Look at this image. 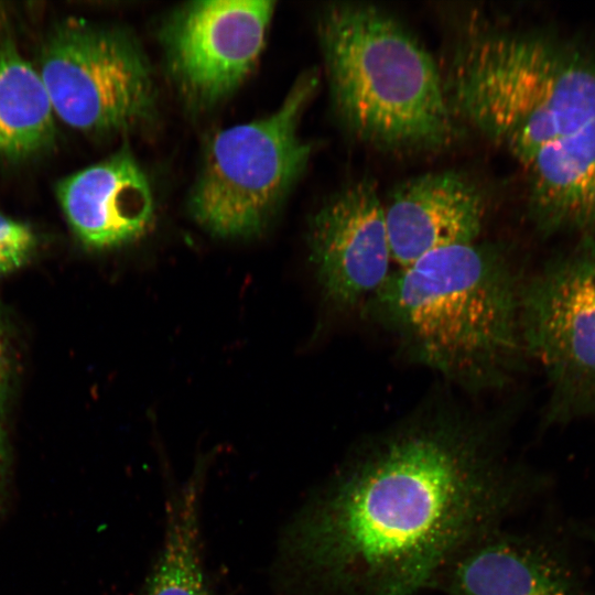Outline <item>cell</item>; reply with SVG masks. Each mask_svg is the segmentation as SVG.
Returning <instances> with one entry per match:
<instances>
[{
  "instance_id": "obj_1",
  "label": "cell",
  "mask_w": 595,
  "mask_h": 595,
  "mask_svg": "<svg viewBox=\"0 0 595 595\" xmlns=\"http://www.w3.org/2000/svg\"><path fill=\"white\" fill-rule=\"evenodd\" d=\"M534 485L493 423L430 405L364 441L307 499L282 537L284 573L299 595H420Z\"/></svg>"
},
{
  "instance_id": "obj_2",
  "label": "cell",
  "mask_w": 595,
  "mask_h": 595,
  "mask_svg": "<svg viewBox=\"0 0 595 595\" xmlns=\"http://www.w3.org/2000/svg\"><path fill=\"white\" fill-rule=\"evenodd\" d=\"M522 282L502 246L477 241L399 268L361 307L414 364L466 391H489L524 354Z\"/></svg>"
},
{
  "instance_id": "obj_3",
  "label": "cell",
  "mask_w": 595,
  "mask_h": 595,
  "mask_svg": "<svg viewBox=\"0 0 595 595\" xmlns=\"http://www.w3.org/2000/svg\"><path fill=\"white\" fill-rule=\"evenodd\" d=\"M317 34L334 112L358 141L388 152H433L462 129L431 53L398 18L370 3L334 2Z\"/></svg>"
},
{
  "instance_id": "obj_4",
  "label": "cell",
  "mask_w": 595,
  "mask_h": 595,
  "mask_svg": "<svg viewBox=\"0 0 595 595\" xmlns=\"http://www.w3.org/2000/svg\"><path fill=\"white\" fill-rule=\"evenodd\" d=\"M589 52L554 36L480 29L455 45L443 75L447 100L521 165L533 153L554 102Z\"/></svg>"
},
{
  "instance_id": "obj_5",
  "label": "cell",
  "mask_w": 595,
  "mask_h": 595,
  "mask_svg": "<svg viewBox=\"0 0 595 595\" xmlns=\"http://www.w3.org/2000/svg\"><path fill=\"white\" fill-rule=\"evenodd\" d=\"M318 83V72L306 71L275 111L213 137L190 197L202 227L240 238L268 225L309 164L312 147L299 129Z\"/></svg>"
},
{
  "instance_id": "obj_6",
  "label": "cell",
  "mask_w": 595,
  "mask_h": 595,
  "mask_svg": "<svg viewBox=\"0 0 595 595\" xmlns=\"http://www.w3.org/2000/svg\"><path fill=\"white\" fill-rule=\"evenodd\" d=\"M522 282L524 353L550 387L548 423L595 415V236Z\"/></svg>"
},
{
  "instance_id": "obj_7",
  "label": "cell",
  "mask_w": 595,
  "mask_h": 595,
  "mask_svg": "<svg viewBox=\"0 0 595 595\" xmlns=\"http://www.w3.org/2000/svg\"><path fill=\"white\" fill-rule=\"evenodd\" d=\"M40 75L55 116L87 132H122L149 123L156 93L134 40L113 28L71 20L50 36Z\"/></svg>"
},
{
  "instance_id": "obj_8",
  "label": "cell",
  "mask_w": 595,
  "mask_h": 595,
  "mask_svg": "<svg viewBox=\"0 0 595 595\" xmlns=\"http://www.w3.org/2000/svg\"><path fill=\"white\" fill-rule=\"evenodd\" d=\"M275 11L270 0H203L182 4L160 31L169 76L194 109L229 97L263 51Z\"/></svg>"
},
{
  "instance_id": "obj_9",
  "label": "cell",
  "mask_w": 595,
  "mask_h": 595,
  "mask_svg": "<svg viewBox=\"0 0 595 595\" xmlns=\"http://www.w3.org/2000/svg\"><path fill=\"white\" fill-rule=\"evenodd\" d=\"M307 241L325 296L344 311L363 306L391 273L383 204L368 177L326 199L309 223Z\"/></svg>"
},
{
  "instance_id": "obj_10",
  "label": "cell",
  "mask_w": 595,
  "mask_h": 595,
  "mask_svg": "<svg viewBox=\"0 0 595 595\" xmlns=\"http://www.w3.org/2000/svg\"><path fill=\"white\" fill-rule=\"evenodd\" d=\"M382 204L392 260L399 268L441 248L477 242L488 210L483 186L457 170L403 180Z\"/></svg>"
},
{
  "instance_id": "obj_11",
  "label": "cell",
  "mask_w": 595,
  "mask_h": 595,
  "mask_svg": "<svg viewBox=\"0 0 595 595\" xmlns=\"http://www.w3.org/2000/svg\"><path fill=\"white\" fill-rule=\"evenodd\" d=\"M437 584L446 595H589L553 545L502 526L465 547Z\"/></svg>"
},
{
  "instance_id": "obj_12",
  "label": "cell",
  "mask_w": 595,
  "mask_h": 595,
  "mask_svg": "<svg viewBox=\"0 0 595 595\" xmlns=\"http://www.w3.org/2000/svg\"><path fill=\"white\" fill-rule=\"evenodd\" d=\"M57 196L74 232L94 249L134 241L153 223L150 182L127 148L64 178Z\"/></svg>"
},
{
  "instance_id": "obj_13",
  "label": "cell",
  "mask_w": 595,
  "mask_h": 595,
  "mask_svg": "<svg viewBox=\"0 0 595 595\" xmlns=\"http://www.w3.org/2000/svg\"><path fill=\"white\" fill-rule=\"evenodd\" d=\"M204 478L199 466L169 500L163 542L141 595H214L201 548Z\"/></svg>"
},
{
  "instance_id": "obj_14",
  "label": "cell",
  "mask_w": 595,
  "mask_h": 595,
  "mask_svg": "<svg viewBox=\"0 0 595 595\" xmlns=\"http://www.w3.org/2000/svg\"><path fill=\"white\" fill-rule=\"evenodd\" d=\"M55 117L39 69L14 48L0 47V153L23 156L44 148Z\"/></svg>"
},
{
  "instance_id": "obj_15",
  "label": "cell",
  "mask_w": 595,
  "mask_h": 595,
  "mask_svg": "<svg viewBox=\"0 0 595 595\" xmlns=\"http://www.w3.org/2000/svg\"><path fill=\"white\" fill-rule=\"evenodd\" d=\"M32 230L0 214V274L20 267L34 248Z\"/></svg>"
},
{
  "instance_id": "obj_16",
  "label": "cell",
  "mask_w": 595,
  "mask_h": 595,
  "mask_svg": "<svg viewBox=\"0 0 595 595\" xmlns=\"http://www.w3.org/2000/svg\"><path fill=\"white\" fill-rule=\"evenodd\" d=\"M3 355H4L3 344H2V339L0 335V387H1L2 378H3Z\"/></svg>"
},
{
  "instance_id": "obj_17",
  "label": "cell",
  "mask_w": 595,
  "mask_h": 595,
  "mask_svg": "<svg viewBox=\"0 0 595 595\" xmlns=\"http://www.w3.org/2000/svg\"><path fill=\"white\" fill-rule=\"evenodd\" d=\"M2 466H3V447H2V440L0 434V477L2 473Z\"/></svg>"
}]
</instances>
